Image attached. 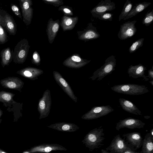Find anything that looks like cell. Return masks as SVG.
Here are the masks:
<instances>
[{
  "label": "cell",
  "instance_id": "obj_16",
  "mask_svg": "<svg viewBox=\"0 0 153 153\" xmlns=\"http://www.w3.org/2000/svg\"><path fill=\"white\" fill-rule=\"evenodd\" d=\"M0 16L4 22L6 30L9 33L15 35L17 31V25L13 17L6 11L0 9Z\"/></svg>",
  "mask_w": 153,
  "mask_h": 153
},
{
  "label": "cell",
  "instance_id": "obj_33",
  "mask_svg": "<svg viewBox=\"0 0 153 153\" xmlns=\"http://www.w3.org/2000/svg\"><path fill=\"white\" fill-rule=\"evenodd\" d=\"M8 37L4 29L0 25V43L3 44L8 41Z\"/></svg>",
  "mask_w": 153,
  "mask_h": 153
},
{
  "label": "cell",
  "instance_id": "obj_7",
  "mask_svg": "<svg viewBox=\"0 0 153 153\" xmlns=\"http://www.w3.org/2000/svg\"><path fill=\"white\" fill-rule=\"evenodd\" d=\"M122 136L128 147L131 150L135 152L142 146L143 139L141 134L134 132L123 134Z\"/></svg>",
  "mask_w": 153,
  "mask_h": 153
},
{
  "label": "cell",
  "instance_id": "obj_35",
  "mask_svg": "<svg viewBox=\"0 0 153 153\" xmlns=\"http://www.w3.org/2000/svg\"><path fill=\"white\" fill-rule=\"evenodd\" d=\"M45 3L52 5L55 7H59L63 4V0H42Z\"/></svg>",
  "mask_w": 153,
  "mask_h": 153
},
{
  "label": "cell",
  "instance_id": "obj_2",
  "mask_svg": "<svg viewBox=\"0 0 153 153\" xmlns=\"http://www.w3.org/2000/svg\"><path fill=\"white\" fill-rule=\"evenodd\" d=\"M111 88L116 92L130 95H141L149 91L145 85L132 84L116 85Z\"/></svg>",
  "mask_w": 153,
  "mask_h": 153
},
{
  "label": "cell",
  "instance_id": "obj_42",
  "mask_svg": "<svg viewBox=\"0 0 153 153\" xmlns=\"http://www.w3.org/2000/svg\"><path fill=\"white\" fill-rule=\"evenodd\" d=\"M0 153H8L5 151L0 148Z\"/></svg>",
  "mask_w": 153,
  "mask_h": 153
},
{
  "label": "cell",
  "instance_id": "obj_4",
  "mask_svg": "<svg viewBox=\"0 0 153 153\" xmlns=\"http://www.w3.org/2000/svg\"><path fill=\"white\" fill-rule=\"evenodd\" d=\"M30 47L28 40L23 39L19 42L12 51L13 62L16 63L22 64L27 57Z\"/></svg>",
  "mask_w": 153,
  "mask_h": 153
},
{
  "label": "cell",
  "instance_id": "obj_21",
  "mask_svg": "<svg viewBox=\"0 0 153 153\" xmlns=\"http://www.w3.org/2000/svg\"><path fill=\"white\" fill-rule=\"evenodd\" d=\"M16 73L25 77L33 80L37 79L38 77L42 74L43 71L39 69L28 67L18 71Z\"/></svg>",
  "mask_w": 153,
  "mask_h": 153
},
{
  "label": "cell",
  "instance_id": "obj_29",
  "mask_svg": "<svg viewBox=\"0 0 153 153\" xmlns=\"http://www.w3.org/2000/svg\"><path fill=\"white\" fill-rule=\"evenodd\" d=\"M132 3L131 1L127 0L123 7V9L119 17V21L125 18L128 15L132 7Z\"/></svg>",
  "mask_w": 153,
  "mask_h": 153
},
{
  "label": "cell",
  "instance_id": "obj_22",
  "mask_svg": "<svg viewBox=\"0 0 153 153\" xmlns=\"http://www.w3.org/2000/svg\"><path fill=\"white\" fill-rule=\"evenodd\" d=\"M48 127L58 131L66 132H75L79 129V127L74 123L59 122L52 124Z\"/></svg>",
  "mask_w": 153,
  "mask_h": 153
},
{
  "label": "cell",
  "instance_id": "obj_23",
  "mask_svg": "<svg viewBox=\"0 0 153 153\" xmlns=\"http://www.w3.org/2000/svg\"><path fill=\"white\" fill-rule=\"evenodd\" d=\"M78 19L77 16L71 17L64 15L61 18L60 25L63 31L71 30L75 27Z\"/></svg>",
  "mask_w": 153,
  "mask_h": 153
},
{
  "label": "cell",
  "instance_id": "obj_34",
  "mask_svg": "<svg viewBox=\"0 0 153 153\" xmlns=\"http://www.w3.org/2000/svg\"><path fill=\"white\" fill-rule=\"evenodd\" d=\"M40 62L41 59L39 55L36 51H35L33 54L31 59L32 63L38 66L40 65Z\"/></svg>",
  "mask_w": 153,
  "mask_h": 153
},
{
  "label": "cell",
  "instance_id": "obj_43",
  "mask_svg": "<svg viewBox=\"0 0 153 153\" xmlns=\"http://www.w3.org/2000/svg\"><path fill=\"white\" fill-rule=\"evenodd\" d=\"M3 114V111L0 108V118Z\"/></svg>",
  "mask_w": 153,
  "mask_h": 153
},
{
  "label": "cell",
  "instance_id": "obj_19",
  "mask_svg": "<svg viewBox=\"0 0 153 153\" xmlns=\"http://www.w3.org/2000/svg\"><path fill=\"white\" fill-rule=\"evenodd\" d=\"M60 22L59 19L53 20L50 18L48 22L46 32L48 41L50 44L54 41L59 30Z\"/></svg>",
  "mask_w": 153,
  "mask_h": 153
},
{
  "label": "cell",
  "instance_id": "obj_14",
  "mask_svg": "<svg viewBox=\"0 0 153 153\" xmlns=\"http://www.w3.org/2000/svg\"><path fill=\"white\" fill-rule=\"evenodd\" d=\"M145 123L141 120L132 117H128L120 120L117 123L115 128L119 131L121 128H127L130 129L143 128Z\"/></svg>",
  "mask_w": 153,
  "mask_h": 153
},
{
  "label": "cell",
  "instance_id": "obj_30",
  "mask_svg": "<svg viewBox=\"0 0 153 153\" xmlns=\"http://www.w3.org/2000/svg\"><path fill=\"white\" fill-rule=\"evenodd\" d=\"M144 39V38H141L134 42L129 48L128 50L129 53H134L140 48L142 47Z\"/></svg>",
  "mask_w": 153,
  "mask_h": 153
},
{
  "label": "cell",
  "instance_id": "obj_27",
  "mask_svg": "<svg viewBox=\"0 0 153 153\" xmlns=\"http://www.w3.org/2000/svg\"><path fill=\"white\" fill-rule=\"evenodd\" d=\"M15 94L13 93L4 91H0V102L3 103L5 107L11 106L16 103L13 100Z\"/></svg>",
  "mask_w": 153,
  "mask_h": 153
},
{
  "label": "cell",
  "instance_id": "obj_12",
  "mask_svg": "<svg viewBox=\"0 0 153 153\" xmlns=\"http://www.w3.org/2000/svg\"><path fill=\"white\" fill-rule=\"evenodd\" d=\"M105 150L107 151H110L111 153H122L126 150H131L120 134L114 137L110 145L106 148Z\"/></svg>",
  "mask_w": 153,
  "mask_h": 153
},
{
  "label": "cell",
  "instance_id": "obj_3",
  "mask_svg": "<svg viewBox=\"0 0 153 153\" xmlns=\"http://www.w3.org/2000/svg\"><path fill=\"white\" fill-rule=\"evenodd\" d=\"M116 65L115 56L112 55L105 60L103 65L94 72L90 79L93 80L97 78L98 80H101L105 76L111 74L115 70Z\"/></svg>",
  "mask_w": 153,
  "mask_h": 153
},
{
  "label": "cell",
  "instance_id": "obj_46",
  "mask_svg": "<svg viewBox=\"0 0 153 153\" xmlns=\"http://www.w3.org/2000/svg\"><path fill=\"white\" fill-rule=\"evenodd\" d=\"M23 153H29L28 152L26 151V152H24Z\"/></svg>",
  "mask_w": 153,
  "mask_h": 153
},
{
  "label": "cell",
  "instance_id": "obj_10",
  "mask_svg": "<svg viewBox=\"0 0 153 153\" xmlns=\"http://www.w3.org/2000/svg\"><path fill=\"white\" fill-rule=\"evenodd\" d=\"M136 22V20L128 21L121 25L118 34L119 38L124 40L133 36L137 32V29L135 26Z\"/></svg>",
  "mask_w": 153,
  "mask_h": 153
},
{
  "label": "cell",
  "instance_id": "obj_45",
  "mask_svg": "<svg viewBox=\"0 0 153 153\" xmlns=\"http://www.w3.org/2000/svg\"><path fill=\"white\" fill-rule=\"evenodd\" d=\"M149 82L152 86L153 85V80H151L150 81H149Z\"/></svg>",
  "mask_w": 153,
  "mask_h": 153
},
{
  "label": "cell",
  "instance_id": "obj_8",
  "mask_svg": "<svg viewBox=\"0 0 153 153\" xmlns=\"http://www.w3.org/2000/svg\"><path fill=\"white\" fill-rule=\"evenodd\" d=\"M67 149L56 143H43L33 147L27 150L29 153H48L54 151H66Z\"/></svg>",
  "mask_w": 153,
  "mask_h": 153
},
{
  "label": "cell",
  "instance_id": "obj_44",
  "mask_svg": "<svg viewBox=\"0 0 153 153\" xmlns=\"http://www.w3.org/2000/svg\"><path fill=\"white\" fill-rule=\"evenodd\" d=\"M150 133L151 135L153 136V128L151 130Z\"/></svg>",
  "mask_w": 153,
  "mask_h": 153
},
{
  "label": "cell",
  "instance_id": "obj_40",
  "mask_svg": "<svg viewBox=\"0 0 153 153\" xmlns=\"http://www.w3.org/2000/svg\"><path fill=\"white\" fill-rule=\"evenodd\" d=\"M0 25H1L2 27H4V22L3 20H2L0 16Z\"/></svg>",
  "mask_w": 153,
  "mask_h": 153
},
{
  "label": "cell",
  "instance_id": "obj_31",
  "mask_svg": "<svg viewBox=\"0 0 153 153\" xmlns=\"http://www.w3.org/2000/svg\"><path fill=\"white\" fill-rule=\"evenodd\" d=\"M153 22V10H150L146 14L143 19L142 23L146 26H148Z\"/></svg>",
  "mask_w": 153,
  "mask_h": 153
},
{
  "label": "cell",
  "instance_id": "obj_11",
  "mask_svg": "<svg viewBox=\"0 0 153 153\" xmlns=\"http://www.w3.org/2000/svg\"><path fill=\"white\" fill-rule=\"evenodd\" d=\"M77 34L79 39L85 42L97 39L100 36L97 28L93 25L92 23L88 24L83 30L77 31Z\"/></svg>",
  "mask_w": 153,
  "mask_h": 153
},
{
  "label": "cell",
  "instance_id": "obj_1",
  "mask_svg": "<svg viewBox=\"0 0 153 153\" xmlns=\"http://www.w3.org/2000/svg\"><path fill=\"white\" fill-rule=\"evenodd\" d=\"M102 126L90 131L84 137L82 142L90 151L99 148L104 145L103 142L105 138L104 129Z\"/></svg>",
  "mask_w": 153,
  "mask_h": 153
},
{
  "label": "cell",
  "instance_id": "obj_15",
  "mask_svg": "<svg viewBox=\"0 0 153 153\" xmlns=\"http://www.w3.org/2000/svg\"><path fill=\"white\" fill-rule=\"evenodd\" d=\"M91 60H87L82 58L79 54H74L65 59L63 62L64 66L73 68H81L88 63Z\"/></svg>",
  "mask_w": 153,
  "mask_h": 153
},
{
  "label": "cell",
  "instance_id": "obj_5",
  "mask_svg": "<svg viewBox=\"0 0 153 153\" xmlns=\"http://www.w3.org/2000/svg\"><path fill=\"white\" fill-rule=\"evenodd\" d=\"M51 105L50 92L48 89L44 92L42 97L39 100L37 110L39 114V119L45 118L48 116Z\"/></svg>",
  "mask_w": 153,
  "mask_h": 153
},
{
  "label": "cell",
  "instance_id": "obj_6",
  "mask_svg": "<svg viewBox=\"0 0 153 153\" xmlns=\"http://www.w3.org/2000/svg\"><path fill=\"white\" fill-rule=\"evenodd\" d=\"M114 109L109 105L94 106L81 118L86 120H91L98 118L106 115L114 111Z\"/></svg>",
  "mask_w": 153,
  "mask_h": 153
},
{
  "label": "cell",
  "instance_id": "obj_38",
  "mask_svg": "<svg viewBox=\"0 0 153 153\" xmlns=\"http://www.w3.org/2000/svg\"><path fill=\"white\" fill-rule=\"evenodd\" d=\"M148 75L146 76L147 78L148 77L150 80H153V66H152V68L148 71Z\"/></svg>",
  "mask_w": 153,
  "mask_h": 153
},
{
  "label": "cell",
  "instance_id": "obj_37",
  "mask_svg": "<svg viewBox=\"0 0 153 153\" xmlns=\"http://www.w3.org/2000/svg\"><path fill=\"white\" fill-rule=\"evenodd\" d=\"M113 15V14L105 13L101 14L98 18L102 20L112 21Z\"/></svg>",
  "mask_w": 153,
  "mask_h": 153
},
{
  "label": "cell",
  "instance_id": "obj_28",
  "mask_svg": "<svg viewBox=\"0 0 153 153\" xmlns=\"http://www.w3.org/2000/svg\"><path fill=\"white\" fill-rule=\"evenodd\" d=\"M1 59V63L2 66L4 68L9 65L13 60L12 51L9 47L2 49L0 52Z\"/></svg>",
  "mask_w": 153,
  "mask_h": 153
},
{
  "label": "cell",
  "instance_id": "obj_39",
  "mask_svg": "<svg viewBox=\"0 0 153 153\" xmlns=\"http://www.w3.org/2000/svg\"><path fill=\"white\" fill-rule=\"evenodd\" d=\"M122 153H140L139 152H135L131 150H126Z\"/></svg>",
  "mask_w": 153,
  "mask_h": 153
},
{
  "label": "cell",
  "instance_id": "obj_25",
  "mask_svg": "<svg viewBox=\"0 0 153 153\" xmlns=\"http://www.w3.org/2000/svg\"><path fill=\"white\" fill-rule=\"evenodd\" d=\"M143 141L140 153H153V136L150 132L146 135Z\"/></svg>",
  "mask_w": 153,
  "mask_h": 153
},
{
  "label": "cell",
  "instance_id": "obj_24",
  "mask_svg": "<svg viewBox=\"0 0 153 153\" xmlns=\"http://www.w3.org/2000/svg\"><path fill=\"white\" fill-rule=\"evenodd\" d=\"M120 105L123 109L129 113L141 115V111L131 102L123 98L119 99Z\"/></svg>",
  "mask_w": 153,
  "mask_h": 153
},
{
  "label": "cell",
  "instance_id": "obj_41",
  "mask_svg": "<svg viewBox=\"0 0 153 153\" xmlns=\"http://www.w3.org/2000/svg\"><path fill=\"white\" fill-rule=\"evenodd\" d=\"M101 153H111L109 152L108 151L106 150L105 149H102L101 150Z\"/></svg>",
  "mask_w": 153,
  "mask_h": 153
},
{
  "label": "cell",
  "instance_id": "obj_18",
  "mask_svg": "<svg viewBox=\"0 0 153 153\" xmlns=\"http://www.w3.org/2000/svg\"><path fill=\"white\" fill-rule=\"evenodd\" d=\"M0 84L3 88L21 91L24 82L18 77H9L0 80Z\"/></svg>",
  "mask_w": 153,
  "mask_h": 153
},
{
  "label": "cell",
  "instance_id": "obj_32",
  "mask_svg": "<svg viewBox=\"0 0 153 153\" xmlns=\"http://www.w3.org/2000/svg\"><path fill=\"white\" fill-rule=\"evenodd\" d=\"M59 11H61L64 14V16H73V9L72 7L68 6L62 5L58 9Z\"/></svg>",
  "mask_w": 153,
  "mask_h": 153
},
{
  "label": "cell",
  "instance_id": "obj_9",
  "mask_svg": "<svg viewBox=\"0 0 153 153\" xmlns=\"http://www.w3.org/2000/svg\"><path fill=\"white\" fill-rule=\"evenodd\" d=\"M22 10L23 20L28 26L31 23L33 14V2L31 0H19Z\"/></svg>",
  "mask_w": 153,
  "mask_h": 153
},
{
  "label": "cell",
  "instance_id": "obj_17",
  "mask_svg": "<svg viewBox=\"0 0 153 153\" xmlns=\"http://www.w3.org/2000/svg\"><path fill=\"white\" fill-rule=\"evenodd\" d=\"M54 78L57 83L63 90L75 102H77V98L75 95L71 86L59 73L56 71L53 72Z\"/></svg>",
  "mask_w": 153,
  "mask_h": 153
},
{
  "label": "cell",
  "instance_id": "obj_20",
  "mask_svg": "<svg viewBox=\"0 0 153 153\" xmlns=\"http://www.w3.org/2000/svg\"><path fill=\"white\" fill-rule=\"evenodd\" d=\"M146 70V67L141 64L134 66L131 65L128 69L127 73L130 77L134 79L142 77L144 80L147 81L149 79L145 75V71Z\"/></svg>",
  "mask_w": 153,
  "mask_h": 153
},
{
  "label": "cell",
  "instance_id": "obj_36",
  "mask_svg": "<svg viewBox=\"0 0 153 153\" xmlns=\"http://www.w3.org/2000/svg\"><path fill=\"white\" fill-rule=\"evenodd\" d=\"M11 8L12 11L14 14L19 18L22 19V16L18 6L16 4L11 3Z\"/></svg>",
  "mask_w": 153,
  "mask_h": 153
},
{
  "label": "cell",
  "instance_id": "obj_26",
  "mask_svg": "<svg viewBox=\"0 0 153 153\" xmlns=\"http://www.w3.org/2000/svg\"><path fill=\"white\" fill-rule=\"evenodd\" d=\"M151 4V2H140L136 4L131 9L128 15L123 20H127L135 16L145 9Z\"/></svg>",
  "mask_w": 153,
  "mask_h": 153
},
{
  "label": "cell",
  "instance_id": "obj_13",
  "mask_svg": "<svg viewBox=\"0 0 153 153\" xmlns=\"http://www.w3.org/2000/svg\"><path fill=\"white\" fill-rule=\"evenodd\" d=\"M115 8L114 2H111L110 0H102L90 12L93 17L98 18L101 14L112 10Z\"/></svg>",
  "mask_w": 153,
  "mask_h": 153
},
{
  "label": "cell",
  "instance_id": "obj_47",
  "mask_svg": "<svg viewBox=\"0 0 153 153\" xmlns=\"http://www.w3.org/2000/svg\"><path fill=\"white\" fill-rule=\"evenodd\" d=\"M1 121H2V119H0V124L1 122Z\"/></svg>",
  "mask_w": 153,
  "mask_h": 153
}]
</instances>
